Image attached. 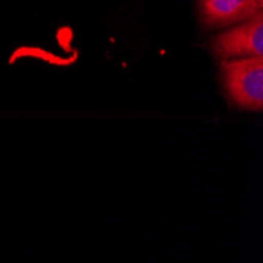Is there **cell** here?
I'll list each match as a JSON object with an SVG mask.
<instances>
[{
  "mask_svg": "<svg viewBox=\"0 0 263 263\" xmlns=\"http://www.w3.org/2000/svg\"><path fill=\"white\" fill-rule=\"evenodd\" d=\"M222 81L230 100L248 110L263 107V57L224 60Z\"/></svg>",
  "mask_w": 263,
  "mask_h": 263,
  "instance_id": "1",
  "label": "cell"
},
{
  "mask_svg": "<svg viewBox=\"0 0 263 263\" xmlns=\"http://www.w3.org/2000/svg\"><path fill=\"white\" fill-rule=\"evenodd\" d=\"M213 52L222 60L263 57V16L261 11L245 24L219 35L213 41Z\"/></svg>",
  "mask_w": 263,
  "mask_h": 263,
  "instance_id": "2",
  "label": "cell"
},
{
  "mask_svg": "<svg viewBox=\"0 0 263 263\" xmlns=\"http://www.w3.org/2000/svg\"><path fill=\"white\" fill-rule=\"evenodd\" d=\"M258 0H199L203 24L210 27H224L248 21L261 11Z\"/></svg>",
  "mask_w": 263,
  "mask_h": 263,
  "instance_id": "3",
  "label": "cell"
},
{
  "mask_svg": "<svg viewBox=\"0 0 263 263\" xmlns=\"http://www.w3.org/2000/svg\"><path fill=\"white\" fill-rule=\"evenodd\" d=\"M258 2H260V4H263V0H258Z\"/></svg>",
  "mask_w": 263,
  "mask_h": 263,
  "instance_id": "4",
  "label": "cell"
}]
</instances>
